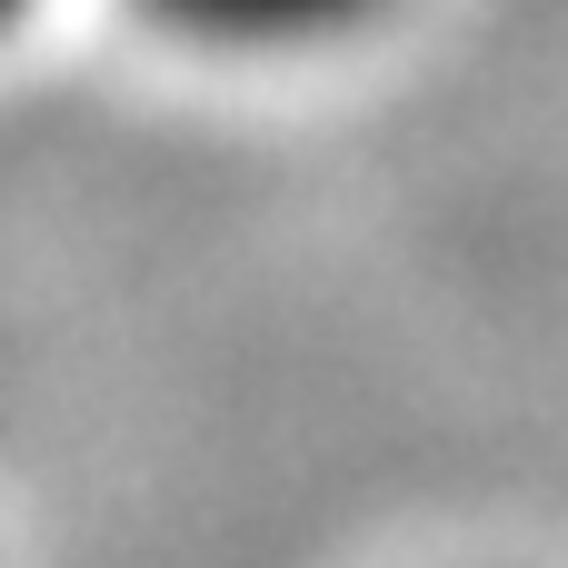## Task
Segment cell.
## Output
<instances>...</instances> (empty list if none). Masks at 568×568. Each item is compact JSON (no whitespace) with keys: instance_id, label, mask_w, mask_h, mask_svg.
I'll list each match as a JSON object with an SVG mask.
<instances>
[{"instance_id":"1","label":"cell","mask_w":568,"mask_h":568,"mask_svg":"<svg viewBox=\"0 0 568 568\" xmlns=\"http://www.w3.org/2000/svg\"><path fill=\"white\" fill-rule=\"evenodd\" d=\"M150 40L200 60H310L359 30H379L399 0H120Z\"/></svg>"},{"instance_id":"2","label":"cell","mask_w":568,"mask_h":568,"mask_svg":"<svg viewBox=\"0 0 568 568\" xmlns=\"http://www.w3.org/2000/svg\"><path fill=\"white\" fill-rule=\"evenodd\" d=\"M30 20H40V0H0V40H20Z\"/></svg>"}]
</instances>
